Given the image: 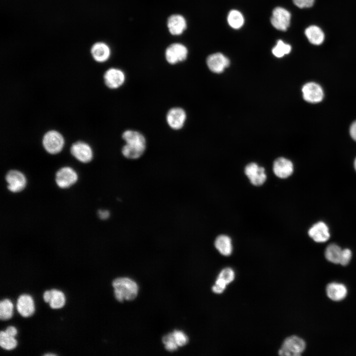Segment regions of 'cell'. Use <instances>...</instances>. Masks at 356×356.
<instances>
[{"label":"cell","mask_w":356,"mask_h":356,"mask_svg":"<svg viewBox=\"0 0 356 356\" xmlns=\"http://www.w3.org/2000/svg\"><path fill=\"white\" fill-rule=\"evenodd\" d=\"M112 286L115 298L119 302L134 300L137 295V285L129 278H117L113 281Z\"/></svg>","instance_id":"1"},{"label":"cell","mask_w":356,"mask_h":356,"mask_svg":"<svg viewBox=\"0 0 356 356\" xmlns=\"http://www.w3.org/2000/svg\"><path fill=\"white\" fill-rule=\"evenodd\" d=\"M123 146L121 152L124 157L129 159L139 158L146 149L145 137H137L126 140Z\"/></svg>","instance_id":"2"},{"label":"cell","mask_w":356,"mask_h":356,"mask_svg":"<svg viewBox=\"0 0 356 356\" xmlns=\"http://www.w3.org/2000/svg\"><path fill=\"white\" fill-rule=\"evenodd\" d=\"M64 143V138L62 134L54 130L45 133L42 140L44 149L50 154L59 153L62 150Z\"/></svg>","instance_id":"3"},{"label":"cell","mask_w":356,"mask_h":356,"mask_svg":"<svg viewBox=\"0 0 356 356\" xmlns=\"http://www.w3.org/2000/svg\"><path fill=\"white\" fill-rule=\"evenodd\" d=\"M305 347L306 344L303 339L292 336L284 340L278 353L281 356H298L301 355Z\"/></svg>","instance_id":"4"},{"label":"cell","mask_w":356,"mask_h":356,"mask_svg":"<svg viewBox=\"0 0 356 356\" xmlns=\"http://www.w3.org/2000/svg\"><path fill=\"white\" fill-rule=\"evenodd\" d=\"M186 119V112L180 107L171 108L166 115L167 125L171 129L175 131L181 130L184 127Z\"/></svg>","instance_id":"5"},{"label":"cell","mask_w":356,"mask_h":356,"mask_svg":"<svg viewBox=\"0 0 356 356\" xmlns=\"http://www.w3.org/2000/svg\"><path fill=\"white\" fill-rule=\"evenodd\" d=\"M103 78L104 84L108 88L116 89L123 86L126 82V76L121 69L111 67L105 71Z\"/></svg>","instance_id":"6"},{"label":"cell","mask_w":356,"mask_h":356,"mask_svg":"<svg viewBox=\"0 0 356 356\" xmlns=\"http://www.w3.org/2000/svg\"><path fill=\"white\" fill-rule=\"evenodd\" d=\"M188 49L183 44L173 43L167 47L165 56L167 62L171 65L184 61L187 58Z\"/></svg>","instance_id":"7"},{"label":"cell","mask_w":356,"mask_h":356,"mask_svg":"<svg viewBox=\"0 0 356 356\" xmlns=\"http://www.w3.org/2000/svg\"><path fill=\"white\" fill-rule=\"evenodd\" d=\"M291 19V14L288 10L276 7L272 11L270 22L276 29L286 31L290 26Z\"/></svg>","instance_id":"8"},{"label":"cell","mask_w":356,"mask_h":356,"mask_svg":"<svg viewBox=\"0 0 356 356\" xmlns=\"http://www.w3.org/2000/svg\"><path fill=\"white\" fill-rule=\"evenodd\" d=\"M71 154L77 160L87 163L93 158V152L90 146L83 141H77L71 145L70 149Z\"/></svg>","instance_id":"9"},{"label":"cell","mask_w":356,"mask_h":356,"mask_svg":"<svg viewBox=\"0 0 356 356\" xmlns=\"http://www.w3.org/2000/svg\"><path fill=\"white\" fill-rule=\"evenodd\" d=\"M5 179L7 183L8 189L13 193L20 192L26 185L27 180L25 176L18 170L9 171L5 175Z\"/></svg>","instance_id":"10"},{"label":"cell","mask_w":356,"mask_h":356,"mask_svg":"<svg viewBox=\"0 0 356 356\" xmlns=\"http://www.w3.org/2000/svg\"><path fill=\"white\" fill-rule=\"evenodd\" d=\"M78 175L76 171L70 167H63L59 169L55 175V181L58 187L67 188L76 182Z\"/></svg>","instance_id":"11"},{"label":"cell","mask_w":356,"mask_h":356,"mask_svg":"<svg viewBox=\"0 0 356 356\" xmlns=\"http://www.w3.org/2000/svg\"><path fill=\"white\" fill-rule=\"evenodd\" d=\"M302 91L304 99L310 103L319 102L323 99L324 96L322 88L313 82H309L304 85Z\"/></svg>","instance_id":"12"},{"label":"cell","mask_w":356,"mask_h":356,"mask_svg":"<svg viewBox=\"0 0 356 356\" xmlns=\"http://www.w3.org/2000/svg\"><path fill=\"white\" fill-rule=\"evenodd\" d=\"M245 173L251 182L255 185L263 184L267 178L265 169L255 163L248 164L245 167Z\"/></svg>","instance_id":"13"},{"label":"cell","mask_w":356,"mask_h":356,"mask_svg":"<svg viewBox=\"0 0 356 356\" xmlns=\"http://www.w3.org/2000/svg\"><path fill=\"white\" fill-rule=\"evenodd\" d=\"M229 59L220 52L210 54L206 59L209 69L213 72L220 73L229 65Z\"/></svg>","instance_id":"14"},{"label":"cell","mask_w":356,"mask_h":356,"mask_svg":"<svg viewBox=\"0 0 356 356\" xmlns=\"http://www.w3.org/2000/svg\"><path fill=\"white\" fill-rule=\"evenodd\" d=\"M90 52L93 60L101 63L107 61L111 53L109 45L102 42L94 43L90 48Z\"/></svg>","instance_id":"15"},{"label":"cell","mask_w":356,"mask_h":356,"mask_svg":"<svg viewBox=\"0 0 356 356\" xmlns=\"http://www.w3.org/2000/svg\"><path fill=\"white\" fill-rule=\"evenodd\" d=\"M304 34L308 42L315 46L323 44L325 40V34L322 29L315 24L310 25L304 31Z\"/></svg>","instance_id":"16"},{"label":"cell","mask_w":356,"mask_h":356,"mask_svg":"<svg viewBox=\"0 0 356 356\" xmlns=\"http://www.w3.org/2000/svg\"><path fill=\"white\" fill-rule=\"evenodd\" d=\"M309 236L316 242H324L330 237V233L327 225L322 222H319L313 224L309 230Z\"/></svg>","instance_id":"17"},{"label":"cell","mask_w":356,"mask_h":356,"mask_svg":"<svg viewBox=\"0 0 356 356\" xmlns=\"http://www.w3.org/2000/svg\"><path fill=\"white\" fill-rule=\"evenodd\" d=\"M273 170L275 175L282 178L289 177L293 172V165L289 160L280 157L273 163Z\"/></svg>","instance_id":"18"},{"label":"cell","mask_w":356,"mask_h":356,"mask_svg":"<svg viewBox=\"0 0 356 356\" xmlns=\"http://www.w3.org/2000/svg\"><path fill=\"white\" fill-rule=\"evenodd\" d=\"M186 21L181 15L176 14L171 15L168 19L167 27L173 35H181L186 28Z\"/></svg>","instance_id":"19"},{"label":"cell","mask_w":356,"mask_h":356,"mask_svg":"<svg viewBox=\"0 0 356 356\" xmlns=\"http://www.w3.org/2000/svg\"><path fill=\"white\" fill-rule=\"evenodd\" d=\"M16 309L22 316H31L34 312V304L32 297L27 294L20 295L17 301Z\"/></svg>","instance_id":"20"},{"label":"cell","mask_w":356,"mask_h":356,"mask_svg":"<svg viewBox=\"0 0 356 356\" xmlns=\"http://www.w3.org/2000/svg\"><path fill=\"white\" fill-rule=\"evenodd\" d=\"M326 293L330 299L338 301L345 298L347 294V289L344 285L333 282L327 286Z\"/></svg>","instance_id":"21"},{"label":"cell","mask_w":356,"mask_h":356,"mask_svg":"<svg viewBox=\"0 0 356 356\" xmlns=\"http://www.w3.org/2000/svg\"><path fill=\"white\" fill-rule=\"evenodd\" d=\"M215 246L219 252L224 256H229L232 251L231 240L225 235H221L217 237Z\"/></svg>","instance_id":"22"},{"label":"cell","mask_w":356,"mask_h":356,"mask_svg":"<svg viewBox=\"0 0 356 356\" xmlns=\"http://www.w3.org/2000/svg\"><path fill=\"white\" fill-rule=\"evenodd\" d=\"M229 25L234 29H238L242 27L244 23V18L242 14L238 10H230L227 17Z\"/></svg>","instance_id":"23"},{"label":"cell","mask_w":356,"mask_h":356,"mask_svg":"<svg viewBox=\"0 0 356 356\" xmlns=\"http://www.w3.org/2000/svg\"><path fill=\"white\" fill-rule=\"evenodd\" d=\"M342 249L335 244H331L326 248L325 256L327 260L334 264H339Z\"/></svg>","instance_id":"24"},{"label":"cell","mask_w":356,"mask_h":356,"mask_svg":"<svg viewBox=\"0 0 356 356\" xmlns=\"http://www.w3.org/2000/svg\"><path fill=\"white\" fill-rule=\"evenodd\" d=\"M50 298L49 301L50 307L52 309L62 308L65 304V298L64 294L60 291L52 289L50 290Z\"/></svg>","instance_id":"25"},{"label":"cell","mask_w":356,"mask_h":356,"mask_svg":"<svg viewBox=\"0 0 356 356\" xmlns=\"http://www.w3.org/2000/svg\"><path fill=\"white\" fill-rule=\"evenodd\" d=\"M291 50V45L279 40L277 41L276 45L272 48V53L275 57L280 58L289 54Z\"/></svg>","instance_id":"26"},{"label":"cell","mask_w":356,"mask_h":356,"mask_svg":"<svg viewBox=\"0 0 356 356\" xmlns=\"http://www.w3.org/2000/svg\"><path fill=\"white\" fill-rule=\"evenodd\" d=\"M17 342L14 337L7 334L4 331L0 332V346L1 348L7 350H10L15 348Z\"/></svg>","instance_id":"27"},{"label":"cell","mask_w":356,"mask_h":356,"mask_svg":"<svg viewBox=\"0 0 356 356\" xmlns=\"http://www.w3.org/2000/svg\"><path fill=\"white\" fill-rule=\"evenodd\" d=\"M13 305L8 299H4L0 302V318L1 320L9 319L12 314Z\"/></svg>","instance_id":"28"},{"label":"cell","mask_w":356,"mask_h":356,"mask_svg":"<svg viewBox=\"0 0 356 356\" xmlns=\"http://www.w3.org/2000/svg\"><path fill=\"white\" fill-rule=\"evenodd\" d=\"M217 278L227 285L233 280L234 271L230 268H225L221 271Z\"/></svg>","instance_id":"29"},{"label":"cell","mask_w":356,"mask_h":356,"mask_svg":"<svg viewBox=\"0 0 356 356\" xmlns=\"http://www.w3.org/2000/svg\"><path fill=\"white\" fill-rule=\"evenodd\" d=\"M165 344V348L169 351H174L177 350L178 346L175 342L173 333H169L164 336L162 339Z\"/></svg>","instance_id":"30"},{"label":"cell","mask_w":356,"mask_h":356,"mask_svg":"<svg viewBox=\"0 0 356 356\" xmlns=\"http://www.w3.org/2000/svg\"><path fill=\"white\" fill-rule=\"evenodd\" d=\"M176 343L178 346L186 345L188 341L187 336L182 331L176 330L173 332Z\"/></svg>","instance_id":"31"},{"label":"cell","mask_w":356,"mask_h":356,"mask_svg":"<svg viewBox=\"0 0 356 356\" xmlns=\"http://www.w3.org/2000/svg\"><path fill=\"white\" fill-rule=\"evenodd\" d=\"M292 1L296 6L303 9L312 7L315 3V0H292Z\"/></svg>","instance_id":"32"},{"label":"cell","mask_w":356,"mask_h":356,"mask_svg":"<svg viewBox=\"0 0 356 356\" xmlns=\"http://www.w3.org/2000/svg\"><path fill=\"white\" fill-rule=\"evenodd\" d=\"M352 255V252L349 249L342 250L339 264L343 266L348 265L351 259Z\"/></svg>","instance_id":"33"},{"label":"cell","mask_w":356,"mask_h":356,"mask_svg":"<svg viewBox=\"0 0 356 356\" xmlns=\"http://www.w3.org/2000/svg\"><path fill=\"white\" fill-rule=\"evenodd\" d=\"M226 285V284L217 278L215 284L212 287V290L216 293H221L225 289Z\"/></svg>","instance_id":"34"},{"label":"cell","mask_w":356,"mask_h":356,"mask_svg":"<svg viewBox=\"0 0 356 356\" xmlns=\"http://www.w3.org/2000/svg\"><path fill=\"white\" fill-rule=\"evenodd\" d=\"M97 214L98 217L102 220H106L110 216L109 212L106 210H99Z\"/></svg>","instance_id":"35"},{"label":"cell","mask_w":356,"mask_h":356,"mask_svg":"<svg viewBox=\"0 0 356 356\" xmlns=\"http://www.w3.org/2000/svg\"><path fill=\"white\" fill-rule=\"evenodd\" d=\"M7 334L14 337L17 334L16 329L12 326H8L7 327L4 331Z\"/></svg>","instance_id":"36"},{"label":"cell","mask_w":356,"mask_h":356,"mask_svg":"<svg viewBox=\"0 0 356 356\" xmlns=\"http://www.w3.org/2000/svg\"><path fill=\"white\" fill-rule=\"evenodd\" d=\"M350 133L352 137L356 141V121L354 122L351 126Z\"/></svg>","instance_id":"37"},{"label":"cell","mask_w":356,"mask_h":356,"mask_svg":"<svg viewBox=\"0 0 356 356\" xmlns=\"http://www.w3.org/2000/svg\"><path fill=\"white\" fill-rule=\"evenodd\" d=\"M50 291L47 290L45 291L43 295V298L44 301L48 303L50 300Z\"/></svg>","instance_id":"38"},{"label":"cell","mask_w":356,"mask_h":356,"mask_svg":"<svg viewBox=\"0 0 356 356\" xmlns=\"http://www.w3.org/2000/svg\"><path fill=\"white\" fill-rule=\"evenodd\" d=\"M55 355H56L53 354H46L44 355V356H55Z\"/></svg>","instance_id":"39"},{"label":"cell","mask_w":356,"mask_h":356,"mask_svg":"<svg viewBox=\"0 0 356 356\" xmlns=\"http://www.w3.org/2000/svg\"><path fill=\"white\" fill-rule=\"evenodd\" d=\"M354 167L356 171V158L355 159V161H354Z\"/></svg>","instance_id":"40"}]
</instances>
